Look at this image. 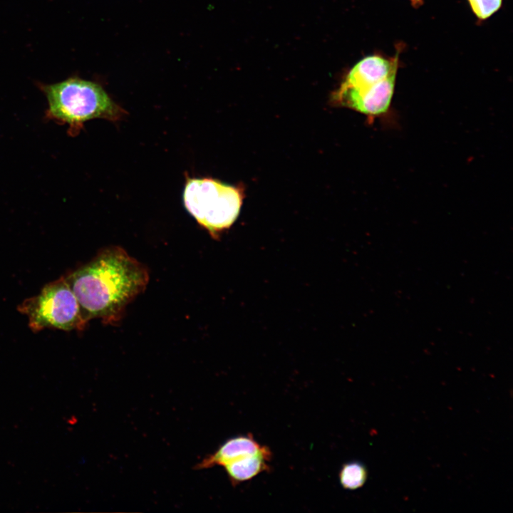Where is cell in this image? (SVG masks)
<instances>
[{"label": "cell", "mask_w": 513, "mask_h": 513, "mask_svg": "<svg viewBox=\"0 0 513 513\" xmlns=\"http://www.w3.org/2000/svg\"><path fill=\"white\" fill-rule=\"evenodd\" d=\"M242 200L240 188L212 178H188L183 192L187 210L212 236L232 226Z\"/></svg>", "instance_id": "277c9868"}, {"label": "cell", "mask_w": 513, "mask_h": 513, "mask_svg": "<svg viewBox=\"0 0 513 513\" xmlns=\"http://www.w3.org/2000/svg\"><path fill=\"white\" fill-rule=\"evenodd\" d=\"M18 311L27 316L28 326L33 331L44 328L83 331L88 323L64 276L46 284L39 294L24 300Z\"/></svg>", "instance_id": "5b68a950"}, {"label": "cell", "mask_w": 513, "mask_h": 513, "mask_svg": "<svg viewBox=\"0 0 513 513\" xmlns=\"http://www.w3.org/2000/svg\"><path fill=\"white\" fill-rule=\"evenodd\" d=\"M470 7L480 19H486L497 11L502 0H468Z\"/></svg>", "instance_id": "9c48e42d"}, {"label": "cell", "mask_w": 513, "mask_h": 513, "mask_svg": "<svg viewBox=\"0 0 513 513\" xmlns=\"http://www.w3.org/2000/svg\"><path fill=\"white\" fill-rule=\"evenodd\" d=\"M76 295L84 320L104 323L120 321L125 308L142 293L149 281L147 269L125 250L111 246L64 276Z\"/></svg>", "instance_id": "6da1fadb"}, {"label": "cell", "mask_w": 513, "mask_h": 513, "mask_svg": "<svg viewBox=\"0 0 513 513\" xmlns=\"http://www.w3.org/2000/svg\"><path fill=\"white\" fill-rule=\"evenodd\" d=\"M264 446L250 434L234 437L225 441L214 453L204 457L196 467L207 469L216 465L223 467L237 459L259 452Z\"/></svg>", "instance_id": "8992f818"}, {"label": "cell", "mask_w": 513, "mask_h": 513, "mask_svg": "<svg viewBox=\"0 0 513 513\" xmlns=\"http://www.w3.org/2000/svg\"><path fill=\"white\" fill-rule=\"evenodd\" d=\"M368 476L365 466L359 462H351L343 465L339 472V481L346 489L354 490L361 487Z\"/></svg>", "instance_id": "ba28073f"}, {"label": "cell", "mask_w": 513, "mask_h": 513, "mask_svg": "<svg viewBox=\"0 0 513 513\" xmlns=\"http://www.w3.org/2000/svg\"><path fill=\"white\" fill-rule=\"evenodd\" d=\"M271 456L269 448L264 446L259 452L237 459L223 467L231 482L237 484L269 470Z\"/></svg>", "instance_id": "52a82bcc"}, {"label": "cell", "mask_w": 513, "mask_h": 513, "mask_svg": "<svg viewBox=\"0 0 513 513\" xmlns=\"http://www.w3.org/2000/svg\"><path fill=\"white\" fill-rule=\"evenodd\" d=\"M47 102V116L73 130L94 118L116 121L125 110L117 105L98 84L79 78H68L53 84H41Z\"/></svg>", "instance_id": "3957f363"}, {"label": "cell", "mask_w": 513, "mask_h": 513, "mask_svg": "<svg viewBox=\"0 0 513 513\" xmlns=\"http://www.w3.org/2000/svg\"><path fill=\"white\" fill-rule=\"evenodd\" d=\"M398 68V53L390 59L377 55L361 59L337 89L334 102L370 120L386 117L391 110Z\"/></svg>", "instance_id": "7a4b0ae2"}]
</instances>
